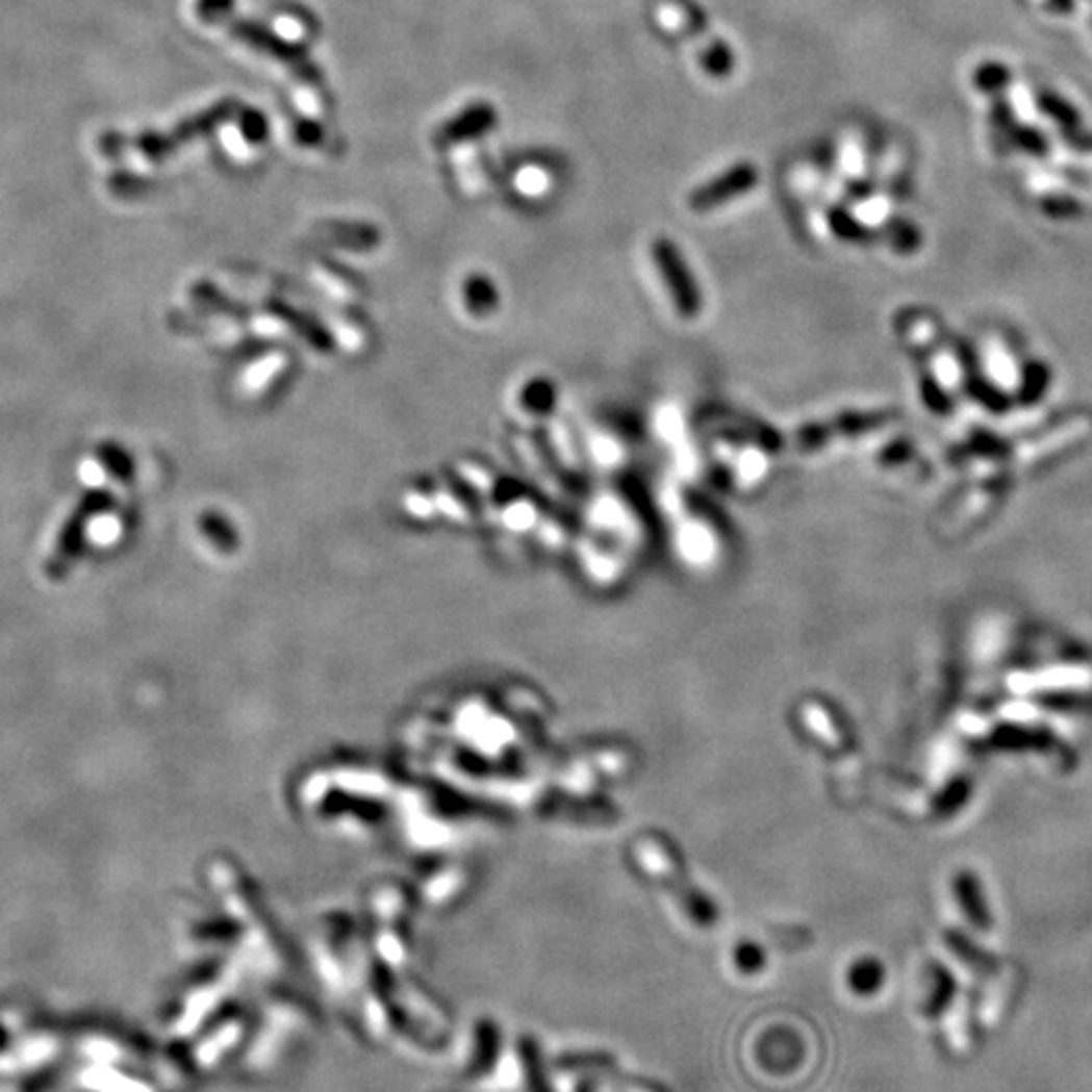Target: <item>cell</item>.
<instances>
[{
	"label": "cell",
	"mask_w": 1092,
	"mask_h": 1092,
	"mask_svg": "<svg viewBox=\"0 0 1092 1092\" xmlns=\"http://www.w3.org/2000/svg\"><path fill=\"white\" fill-rule=\"evenodd\" d=\"M496 122V111L488 104H476L471 109L460 111L453 122H448V127H442L438 139L446 142H458V139H471L478 134L488 132Z\"/></svg>",
	"instance_id": "cell-3"
},
{
	"label": "cell",
	"mask_w": 1092,
	"mask_h": 1092,
	"mask_svg": "<svg viewBox=\"0 0 1092 1092\" xmlns=\"http://www.w3.org/2000/svg\"><path fill=\"white\" fill-rule=\"evenodd\" d=\"M660 261H663V269H665V276H668V281L676 286V299H678V306H681L686 314H690V311L695 309V297H693V288L688 286V283H678L683 279V269H681V261L676 258V253H672L670 246H663L660 248Z\"/></svg>",
	"instance_id": "cell-5"
},
{
	"label": "cell",
	"mask_w": 1092,
	"mask_h": 1092,
	"mask_svg": "<svg viewBox=\"0 0 1092 1092\" xmlns=\"http://www.w3.org/2000/svg\"><path fill=\"white\" fill-rule=\"evenodd\" d=\"M111 493L106 491H92L84 496V501H79L76 511L71 513L67 527L61 529L56 541V552L51 554L49 562H46V575L49 580H64L69 575L71 566L76 564V559L84 552V536H86V524L88 518L97 516L99 511H106L111 506Z\"/></svg>",
	"instance_id": "cell-1"
},
{
	"label": "cell",
	"mask_w": 1092,
	"mask_h": 1092,
	"mask_svg": "<svg viewBox=\"0 0 1092 1092\" xmlns=\"http://www.w3.org/2000/svg\"><path fill=\"white\" fill-rule=\"evenodd\" d=\"M752 182H754L752 168L731 170L729 175L718 177V180L711 182V185L695 191L693 198H690V208H695V210L716 208V205H721L726 198H734V195H739L741 191H746V187H752Z\"/></svg>",
	"instance_id": "cell-2"
},
{
	"label": "cell",
	"mask_w": 1092,
	"mask_h": 1092,
	"mask_svg": "<svg viewBox=\"0 0 1092 1092\" xmlns=\"http://www.w3.org/2000/svg\"><path fill=\"white\" fill-rule=\"evenodd\" d=\"M97 456H99V460H102L104 468L109 471L111 476L120 478V481H132L134 460H132V456H129L127 451H124L122 446H117V442H109V440L99 442Z\"/></svg>",
	"instance_id": "cell-6"
},
{
	"label": "cell",
	"mask_w": 1092,
	"mask_h": 1092,
	"mask_svg": "<svg viewBox=\"0 0 1092 1092\" xmlns=\"http://www.w3.org/2000/svg\"><path fill=\"white\" fill-rule=\"evenodd\" d=\"M198 527L205 534V539H208L221 554L238 552V544H240L238 531L233 529V524H230L223 513H218V511L203 513V516L198 518Z\"/></svg>",
	"instance_id": "cell-4"
}]
</instances>
